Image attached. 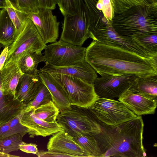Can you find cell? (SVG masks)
Segmentation results:
<instances>
[{"instance_id": "42", "label": "cell", "mask_w": 157, "mask_h": 157, "mask_svg": "<svg viewBox=\"0 0 157 157\" xmlns=\"http://www.w3.org/2000/svg\"><path fill=\"white\" fill-rule=\"evenodd\" d=\"M6 6V0H0V9L5 8Z\"/></svg>"}, {"instance_id": "26", "label": "cell", "mask_w": 157, "mask_h": 157, "mask_svg": "<svg viewBox=\"0 0 157 157\" xmlns=\"http://www.w3.org/2000/svg\"><path fill=\"white\" fill-rule=\"evenodd\" d=\"M73 138L90 157H99V150L97 141L93 135L81 133Z\"/></svg>"}, {"instance_id": "37", "label": "cell", "mask_w": 157, "mask_h": 157, "mask_svg": "<svg viewBox=\"0 0 157 157\" xmlns=\"http://www.w3.org/2000/svg\"><path fill=\"white\" fill-rule=\"evenodd\" d=\"M15 134L7 123L0 126V140Z\"/></svg>"}, {"instance_id": "10", "label": "cell", "mask_w": 157, "mask_h": 157, "mask_svg": "<svg viewBox=\"0 0 157 157\" xmlns=\"http://www.w3.org/2000/svg\"><path fill=\"white\" fill-rule=\"evenodd\" d=\"M86 49L59 40L46 45L44 56L46 61L53 66H68L85 60Z\"/></svg>"}, {"instance_id": "43", "label": "cell", "mask_w": 157, "mask_h": 157, "mask_svg": "<svg viewBox=\"0 0 157 157\" xmlns=\"http://www.w3.org/2000/svg\"><path fill=\"white\" fill-rule=\"evenodd\" d=\"M3 46V45L1 43H0V52L1 49ZM0 53H1V52H0Z\"/></svg>"}, {"instance_id": "1", "label": "cell", "mask_w": 157, "mask_h": 157, "mask_svg": "<svg viewBox=\"0 0 157 157\" xmlns=\"http://www.w3.org/2000/svg\"><path fill=\"white\" fill-rule=\"evenodd\" d=\"M85 60L100 75H157V60L119 47L93 40L86 48Z\"/></svg>"}, {"instance_id": "35", "label": "cell", "mask_w": 157, "mask_h": 157, "mask_svg": "<svg viewBox=\"0 0 157 157\" xmlns=\"http://www.w3.org/2000/svg\"><path fill=\"white\" fill-rule=\"evenodd\" d=\"M24 112V110L20 113L7 122L10 128L14 131L16 133H28V130L27 128L21 123V118Z\"/></svg>"}, {"instance_id": "33", "label": "cell", "mask_w": 157, "mask_h": 157, "mask_svg": "<svg viewBox=\"0 0 157 157\" xmlns=\"http://www.w3.org/2000/svg\"><path fill=\"white\" fill-rule=\"evenodd\" d=\"M16 10L26 13H37L39 10L38 0H8Z\"/></svg>"}, {"instance_id": "5", "label": "cell", "mask_w": 157, "mask_h": 157, "mask_svg": "<svg viewBox=\"0 0 157 157\" xmlns=\"http://www.w3.org/2000/svg\"><path fill=\"white\" fill-rule=\"evenodd\" d=\"M50 74L61 87L71 105L88 109L99 98L93 84L77 78Z\"/></svg>"}, {"instance_id": "29", "label": "cell", "mask_w": 157, "mask_h": 157, "mask_svg": "<svg viewBox=\"0 0 157 157\" xmlns=\"http://www.w3.org/2000/svg\"><path fill=\"white\" fill-rule=\"evenodd\" d=\"M157 0H110L116 14H120L137 6H149Z\"/></svg>"}, {"instance_id": "3", "label": "cell", "mask_w": 157, "mask_h": 157, "mask_svg": "<svg viewBox=\"0 0 157 157\" xmlns=\"http://www.w3.org/2000/svg\"><path fill=\"white\" fill-rule=\"evenodd\" d=\"M112 25L122 36L157 33V2L149 6H134L122 13L115 14Z\"/></svg>"}, {"instance_id": "41", "label": "cell", "mask_w": 157, "mask_h": 157, "mask_svg": "<svg viewBox=\"0 0 157 157\" xmlns=\"http://www.w3.org/2000/svg\"><path fill=\"white\" fill-rule=\"evenodd\" d=\"M19 156L6 154L0 151V157H18Z\"/></svg>"}, {"instance_id": "25", "label": "cell", "mask_w": 157, "mask_h": 157, "mask_svg": "<svg viewBox=\"0 0 157 157\" xmlns=\"http://www.w3.org/2000/svg\"><path fill=\"white\" fill-rule=\"evenodd\" d=\"M31 110L35 117L48 122H54L56 121L60 112L59 109L52 101Z\"/></svg>"}, {"instance_id": "34", "label": "cell", "mask_w": 157, "mask_h": 157, "mask_svg": "<svg viewBox=\"0 0 157 157\" xmlns=\"http://www.w3.org/2000/svg\"><path fill=\"white\" fill-rule=\"evenodd\" d=\"M96 7L102 11L104 16L108 21H112L115 13L110 0H98Z\"/></svg>"}, {"instance_id": "30", "label": "cell", "mask_w": 157, "mask_h": 157, "mask_svg": "<svg viewBox=\"0 0 157 157\" xmlns=\"http://www.w3.org/2000/svg\"><path fill=\"white\" fill-rule=\"evenodd\" d=\"M26 134L25 132L16 133L0 140V151L8 154L19 150V145L23 141V137Z\"/></svg>"}, {"instance_id": "45", "label": "cell", "mask_w": 157, "mask_h": 157, "mask_svg": "<svg viewBox=\"0 0 157 157\" xmlns=\"http://www.w3.org/2000/svg\"></svg>"}, {"instance_id": "23", "label": "cell", "mask_w": 157, "mask_h": 157, "mask_svg": "<svg viewBox=\"0 0 157 157\" xmlns=\"http://www.w3.org/2000/svg\"><path fill=\"white\" fill-rule=\"evenodd\" d=\"M84 1L89 18L90 32L112 24V21H108L104 16L102 11L96 8L97 0Z\"/></svg>"}, {"instance_id": "40", "label": "cell", "mask_w": 157, "mask_h": 157, "mask_svg": "<svg viewBox=\"0 0 157 157\" xmlns=\"http://www.w3.org/2000/svg\"><path fill=\"white\" fill-rule=\"evenodd\" d=\"M9 47H5L0 54V71L4 66L8 56Z\"/></svg>"}, {"instance_id": "17", "label": "cell", "mask_w": 157, "mask_h": 157, "mask_svg": "<svg viewBox=\"0 0 157 157\" xmlns=\"http://www.w3.org/2000/svg\"><path fill=\"white\" fill-rule=\"evenodd\" d=\"M41 82L38 74L33 75L23 74L16 88L15 98L26 105L33 98Z\"/></svg>"}, {"instance_id": "19", "label": "cell", "mask_w": 157, "mask_h": 157, "mask_svg": "<svg viewBox=\"0 0 157 157\" xmlns=\"http://www.w3.org/2000/svg\"><path fill=\"white\" fill-rule=\"evenodd\" d=\"M23 74L17 62L10 60L5 63L0 71L1 85L5 94L15 96L16 88Z\"/></svg>"}, {"instance_id": "18", "label": "cell", "mask_w": 157, "mask_h": 157, "mask_svg": "<svg viewBox=\"0 0 157 157\" xmlns=\"http://www.w3.org/2000/svg\"><path fill=\"white\" fill-rule=\"evenodd\" d=\"M25 106L16 99L15 96L4 94L0 78V126L20 113Z\"/></svg>"}, {"instance_id": "4", "label": "cell", "mask_w": 157, "mask_h": 157, "mask_svg": "<svg viewBox=\"0 0 157 157\" xmlns=\"http://www.w3.org/2000/svg\"><path fill=\"white\" fill-rule=\"evenodd\" d=\"M56 120L64 130L73 137L81 133L94 135L99 133L101 125L87 109L71 105L59 112Z\"/></svg>"}, {"instance_id": "31", "label": "cell", "mask_w": 157, "mask_h": 157, "mask_svg": "<svg viewBox=\"0 0 157 157\" xmlns=\"http://www.w3.org/2000/svg\"><path fill=\"white\" fill-rule=\"evenodd\" d=\"M148 51L157 55V33H151L131 37Z\"/></svg>"}, {"instance_id": "6", "label": "cell", "mask_w": 157, "mask_h": 157, "mask_svg": "<svg viewBox=\"0 0 157 157\" xmlns=\"http://www.w3.org/2000/svg\"><path fill=\"white\" fill-rule=\"evenodd\" d=\"M87 109L94 117L108 126H115L138 116L113 99L99 98Z\"/></svg>"}, {"instance_id": "13", "label": "cell", "mask_w": 157, "mask_h": 157, "mask_svg": "<svg viewBox=\"0 0 157 157\" xmlns=\"http://www.w3.org/2000/svg\"><path fill=\"white\" fill-rule=\"evenodd\" d=\"M118 100L137 116L154 114L157 107V98L129 88L123 93Z\"/></svg>"}, {"instance_id": "15", "label": "cell", "mask_w": 157, "mask_h": 157, "mask_svg": "<svg viewBox=\"0 0 157 157\" xmlns=\"http://www.w3.org/2000/svg\"><path fill=\"white\" fill-rule=\"evenodd\" d=\"M49 139L48 151L59 152L72 157H90L73 137L63 130L54 134Z\"/></svg>"}, {"instance_id": "7", "label": "cell", "mask_w": 157, "mask_h": 157, "mask_svg": "<svg viewBox=\"0 0 157 157\" xmlns=\"http://www.w3.org/2000/svg\"><path fill=\"white\" fill-rule=\"evenodd\" d=\"M64 17L59 40L73 45L82 46L86 40L91 38L89 18L84 2L77 13Z\"/></svg>"}, {"instance_id": "38", "label": "cell", "mask_w": 157, "mask_h": 157, "mask_svg": "<svg viewBox=\"0 0 157 157\" xmlns=\"http://www.w3.org/2000/svg\"><path fill=\"white\" fill-rule=\"evenodd\" d=\"M38 157H72L70 155L65 153L53 151L40 150L37 155Z\"/></svg>"}, {"instance_id": "16", "label": "cell", "mask_w": 157, "mask_h": 157, "mask_svg": "<svg viewBox=\"0 0 157 157\" xmlns=\"http://www.w3.org/2000/svg\"><path fill=\"white\" fill-rule=\"evenodd\" d=\"M21 121L28 128L30 138L37 136L46 137L64 130L57 121L52 122L45 121L34 116L31 110L24 111Z\"/></svg>"}, {"instance_id": "12", "label": "cell", "mask_w": 157, "mask_h": 157, "mask_svg": "<svg viewBox=\"0 0 157 157\" xmlns=\"http://www.w3.org/2000/svg\"><path fill=\"white\" fill-rule=\"evenodd\" d=\"M52 10L39 7L37 13H26L27 17L33 21L46 44L56 41L59 36V22Z\"/></svg>"}, {"instance_id": "36", "label": "cell", "mask_w": 157, "mask_h": 157, "mask_svg": "<svg viewBox=\"0 0 157 157\" xmlns=\"http://www.w3.org/2000/svg\"><path fill=\"white\" fill-rule=\"evenodd\" d=\"M37 146L35 144L26 143L23 141L19 145V150L25 153L37 155L39 152Z\"/></svg>"}, {"instance_id": "28", "label": "cell", "mask_w": 157, "mask_h": 157, "mask_svg": "<svg viewBox=\"0 0 157 157\" xmlns=\"http://www.w3.org/2000/svg\"><path fill=\"white\" fill-rule=\"evenodd\" d=\"M52 101L51 95L46 86L42 82L33 98L25 105L24 110L28 111Z\"/></svg>"}, {"instance_id": "32", "label": "cell", "mask_w": 157, "mask_h": 157, "mask_svg": "<svg viewBox=\"0 0 157 157\" xmlns=\"http://www.w3.org/2000/svg\"><path fill=\"white\" fill-rule=\"evenodd\" d=\"M54 0L64 16L77 13L84 2L82 0Z\"/></svg>"}, {"instance_id": "24", "label": "cell", "mask_w": 157, "mask_h": 157, "mask_svg": "<svg viewBox=\"0 0 157 157\" xmlns=\"http://www.w3.org/2000/svg\"><path fill=\"white\" fill-rule=\"evenodd\" d=\"M129 89L134 91L157 98V75L139 77Z\"/></svg>"}, {"instance_id": "22", "label": "cell", "mask_w": 157, "mask_h": 157, "mask_svg": "<svg viewBox=\"0 0 157 157\" xmlns=\"http://www.w3.org/2000/svg\"><path fill=\"white\" fill-rule=\"evenodd\" d=\"M15 28L5 8L0 12V43L4 47L9 46L15 40Z\"/></svg>"}, {"instance_id": "39", "label": "cell", "mask_w": 157, "mask_h": 157, "mask_svg": "<svg viewBox=\"0 0 157 157\" xmlns=\"http://www.w3.org/2000/svg\"><path fill=\"white\" fill-rule=\"evenodd\" d=\"M38 2L39 7L52 10L56 7V4L54 0H38Z\"/></svg>"}, {"instance_id": "20", "label": "cell", "mask_w": 157, "mask_h": 157, "mask_svg": "<svg viewBox=\"0 0 157 157\" xmlns=\"http://www.w3.org/2000/svg\"><path fill=\"white\" fill-rule=\"evenodd\" d=\"M38 74L42 82L46 86L51 95L52 101L59 109L60 112L69 109L71 105L62 88L48 73L40 71Z\"/></svg>"}, {"instance_id": "2", "label": "cell", "mask_w": 157, "mask_h": 157, "mask_svg": "<svg viewBox=\"0 0 157 157\" xmlns=\"http://www.w3.org/2000/svg\"><path fill=\"white\" fill-rule=\"evenodd\" d=\"M144 123L141 116L115 126H101V131L93 135L99 150V157H144Z\"/></svg>"}, {"instance_id": "8", "label": "cell", "mask_w": 157, "mask_h": 157, "mask_svg": "<svg viewBox=\"0 0 157 157\" xmlns=\"http://www.w3.org/2000/svg\"><path fill=\"white\" fill-rule=\"evenodd\" d=\"M46 46L36 27L32 20L28 18L22 31L9 46L5 62L10 60L17 62L21 57L27 53L42 52Z\"/></svg>"}, {"instance_id": "21", "label": "cell", "mask_w": 157, "mask_h": 157, "mask_svg": "<svg viewBox=\"0 0 157 157\" xmlns=\"http://www.w3.org/2000/svg\"><path fill=\"white\" fill-rule=\"evenodd\" d=\"M46 62L41 52H36L27 53L21 57L17 63L23 74L33 75L38 74L37 67L41 62Z\"/></svg>"}, {"instance_id": "9", "label": "cell", "mask_w": 157, "mask_h": 157, "mask_svg": "<svg viewBox=\"0 0 157 157\" xmlns=\"http://www.w3.org/2000/svg\"><path fill=\"white\" fill-rule=\"evenodd\" d=\"M93 40L110 45L135 52L144 57L157 60V55L153 54L131 37L119 35L111 24L107 26L90 31Z\"/></svg>"}, {"instance_id": "44", "label": "cell", "mask_w": 157, "mask_h": 157, "mask_svg": "<svg viewBox=\"0 0 157 157\" xmlns=\"http://www.w3.org/2000/svg\"><path fill=\"white\" fill-rule=\"evenodd\" d=\"M0 11H1V10H0Z\"/></svg>"}, {"instance_id": "27", "label": "cell", "mask_w": 157, "mask_h": 157, "mask_svg": "<svg viewBox=\"0 0 157 157\" xmlns=\"http://www.w3.org/2000/svg\"><path fill=\"white\" fill-rule=\"evenodd\" d=\"M6 0V6L5 9L15 27V37L16 39L25 27L28 18L27 15L26 13L16 10L8 0Z\"/></svg>"}, {"instance_id": "11", "label": "cell", "mask_w": 157, "mask_h": 157, "mask_svg": "<svg viewBox=\"0 0 157 157\" xmlns=\"http://www.w3.org/2000/svg\"><path fill=\"white\" fill-rule=\"evenodd\" d=\"M97 77L93 84L95 92L99 98H119L129 89L139 77L134 74L113 75L103 74Z\"/></svg>"}, {"instance_id": "14", "label": "cell", "mask_w": 157, "mask_h": 157, "mask_svg": "<svg viewBox=\"0 0 157 157\" xmlns=\"http://www.w3.org/2000/svg\"><path fill=\"white\" fill-rule=\"evenodd\" d=\"M39 70L78 78L92 84L97 77V73L85 59L76 64L64 66H54L46 61L44 66Z\"/></svg>"}]
</instances>
